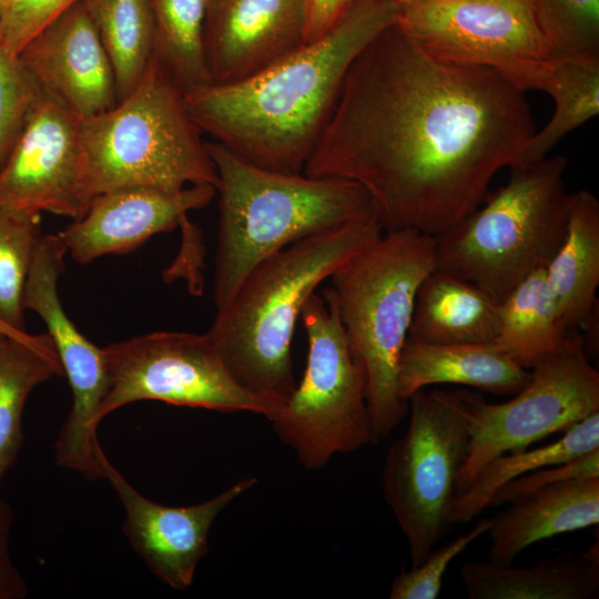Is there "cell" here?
I'll return each instance as SVG.
<instances>
[{"instance_id":"obj_10","label":"cell","mask_w":599,"mask_h":599,"mask_svg":"<svg viewBox=\"0 0 599 599\" xmlns=\"http://www.w3.org/2000/svg\"><path fill=\"white\" fill-rule=\"evenodd\" d=\"M394 26L430 57L490 69L524 92L541 91L558 58L531 0H416Z\"/></svg>"},{"instance_id":"obj_7","label":"cell","mask_w":599,"mask_h":599,"mask_svg":"<svg viewBox=\"0 0 599 599\" xmlns=\"http://www.w3.org/2000/svg\"><path fill=\"white\" fill-rule=\"evenodd\" d=\"M567 159L546 156L510 167L507 183L434 236L436 268L468 281L497 303L546 267L566 232Z\"/></svg>"},{"instance_id":"obj_17","label":"cell","mask_w":599,"mask_h":599,"mask_svg":"<svg viewBox=\"0 0 599 599\" xmlns=\"http://www.w3.org/2000/svg\"><path fill=\"white\" fill-rule=\"evenodd\" d=\"M216 187L189 185L170 193L150 186H123L97 194L84 214L59 235L79 264L109 255L126 254L153 235L189 222L187 214L206 206Z\"/></svg>"},{"instance_id":"obj_3","label":"cell","mask_w":599,"mask_h":599,"mask_svg":"<svg viewBox=\"0 0 599 599\" xmlns=\"http://www.w3.org/2000/svg\"><path fill=\"white\" fill-rule=\"evenodd\" d=\"M383 232L370 215L297 241L255 266L216 311L206 333L237 383L268 403L274 417L297 385L292 339L305 303Z\"/></svg>"},{"instance_id":"obj_16","label":"cell","mask_w":599,"mask_h":599,"mask_svg":"<svg viewBox=\"0 0 599 599\" xmlns=\"http://www.w3.org/2000/svg\"><path fill=\"white\" fill-rule=\"evenodd\" d=\"M309 0H205L211 83L246 79L306 43Z\"/></svg>"},{"instance_id":"obj_18","label":"cell","mask_w":599,"mask_h":599,"mask_svg":"<svg viewBox=\"0 0 599 599\" xmlns=\"http://www.w3.org/2000/svg\"><path fill=\"white\" fill-rule=\"evenodd\" d=\"M18 55L44 93L82 120L118 103L111 62L81 0L32 38Z\"/></svg>"},{"instance_id":"obj_35","label":"cell","mask_w":599,"mask_h":599,"mask_svg":"<svg viewBox=\"0 0 599 599\" xmlns=\"http://www.w3.org/2000/svg\"><path fill=\"white\" fill-rule=\"evenodd\" d=\"M585 478H599V448L510 480L495 493L489 507L512 502L551 485Z\"/></svg>"},{"instance_id":"obj_26","label":"cell","mask_w":599,"mask_h":599,"mask_svg":"<svg viewBox=\"0 0 599 599\" xmlns=\"http://www.w3.org/2000/svg\"><path fill=\"white\" fill-rule=\"evenodd\" d=\"M111 62L118 101L144 73L154 49L149 0H81Z\"/></svg>"},{"instance_id":"obj_1","label":"cell","mask_w":599,"mask_h":599,"mask_svg":"<svg viewBox=\"0 0 599 599\" xmlns=\"http://www.w3.org/2000/svg\"><path fill=\"white\" fill-rule=\"evenodd\" d=\"M535 130L524 91L430 57L393 24L351 64L303 173L362 185L384 232L436 236L521 165Z\"/></svg>"},{"instance_id":"obj_4","label":"cell","mask_w":599,"mask_h":599,"mask_svg":"<svg viewBox=\"0 0 599 599\" xmlns=\"http://www.w3.org/2000/svg\"><path fill=\"white\" fill-rule=\"evenodd\" d=\"M206 144L219 176L216 311L262 261L305 237L375 215L369 194L354 181L273 171L217 142Z\"/></svg>"},{"instance_id":"obj_13","label":"cell","mask_w":599,"mask_h":599,"mask_svg":"<svg viewBox=\"0 0 599 599\" xmlns=\"http://www.w3.org/2000/svg\"><path fill=\"white\" fill-rule=\"evenodd\" d=\"M65 244L59 234L42 235L24 288V309L44 322L72 390V407L54 443L59 466L89 480L104 479V455L97 436V415L106 387L103 347L89 341L67 315L58 292L64 272Z\"/></svg>"},{"instance_id":"obj_19","label":"cell","mask_w":599,"mask_h":599,"mask_svg":"<svg viewBox=\"0 0 599 599\" xmlns=\"http://www.w3.org/2000/svg\"><path fill=\"white\" fill-rule=\"evenodd\" d=\"M530 379V369L517 364L494 341L430 343L407 336L398 369L402 398L439 384H456L495 395H515Z\"/></svg>"},{"instance_id":"obj_5","label":"cell","mask_w":599,"mask_h":599,"mask_svg":"<svg viewBox=\"0 0 599 599\" xmlns=\"http://www.w3.org/2000/svg\"><path fill=\"white\" fill-rule=\"evenodd\" d=\"M436 268L435 238L416 230L383 232L343 263L323 290L335 304L351 354L364 369L375 441L408 412L397 389L399 356L417 291Z\"/></svg>"},{"instance_id":"obj_6","label":"cell","mask_w":599,"mask_h":599,"mask_svg":"<svg viewBox=\"0 0 599 599\" xmlns=\"http://www.w3.org/2000/svg\"><path fill=\"white\" fill-rule=\"evenodd\" d=\"M204 134L184 93L152 55L134 89L118 103L81 121L83 187L89 202L123 186L176 193L189 185L217 187Z\"/></svg>"},{"instance_id":"obj_34","label":"cell","mask_w":599,"mask_h":599,"mask_svg":"<svg viewBox=\"0 0 599 599\" xmlns=\"http://www.w3.org/2000/svg\"><path fill=\"white\" fill-rule=\"evenodd\" d=\"M79 0H0V42L18 55L40 31Z\"/></svg>"},{"instance_id":"obj_21","label":"cell","mask_w":599,"mask_h":599,"mask_svg":"<svg viewBox=\"0 0 599 599\" xmlns=\"http://www.w3.org/2000/svg\"><path fill=\"white\" fill-rule=\"evenodd\" d=\"M460 579L469 599H591L599 595L598 541L578 556L560 555L529 567L466 562Z\"/></svg>"},{"instance_id":"obj_8","label":"cell","mask_w":599,"mask_h":599,"mask_svg":"<svg viewBox=\"0 0 599 599\" xmlns=\"http://www.w3.org/2000/svg\"><path fill=\"white\" fill-rule=\"evenodd\" d=\"M308 351L303 378L271 420L280 440L308 470L336 454L376 444L363 367L353 358L334 302L311 295L301 312Z\"/></svg>"},{"instance_id":"obj_11","label":"cell","mask_w":599,"mask_h":599,"mask_svg":"<svg viewBox=\"0 0 599 599\" xmlns=\"http://www.w3.org/2000/svg\"><path fill=\"white\" fill-rule=\"evenodd\" d=\"M463 393L469 441L456 494L493 458L565 433L599 412V373L589 362L583 337L572 331L561 349L530 369L528 384L510 400L493 404L477 392Z\"/></svg>"},{"instance_id":"obj_9","label":"cell","mask_w":599,"mask_h":599,"mask_svg":"<svg viewBox=\"0 0 599 599\" xmlns=\"http://www.w3.org/2000/svg\"><path fill=\"white\" fill-rule=\"evenodd\" d=\"M408 408V427L385 458L383 491L417 567L451 529L447 511L467 453L468 407L463 388H424Z\"/></svg>"},{"instance_id":"obj_30","label":"cell","mask_w":599,"mask_h":599,"mask_svg":"<svg viewBox=\"0 0 599 599\" xmlns=\"http://www.w3.org/2000/svg\"><path fill=\"white\" fill-rule=\"evenodd\" d=\"M41 236V214L0 210V319L20 332H27L24 288Z\"/></svg>"},{"instance_id":"obj_22","label":"cell","mask_w":599,"mask_h":599,"mask_svg":"<svg viewBox=\"0 0 599 599\" xmlns=\"http://www.w3.org/2000/svg\"><path fill=\"white\" fill-rule=\"evenodd\" d=\"M545 268L560 324L567 331L587 325L599 285V202L591 192L570 193L565 236Z\"/></svg>"},{"instance_id":"obj_25","label":"cell","mask_w":599,"mask_h":599,"mask_svg":"<svg viewBox=\"0 0 599 599\" xmlns=\"http://www.w3.org/2000/svg\"><path fill=\"white\" fill-rule=\"evenodd\" d=\"M571 332L557 317L546 268L540 267L499 304V327L494 342L521 367L531 369L561 349Z\"/></svg>"},{"instance_id":"obj_32","label":"cell","mask_w":599,"mask_h":599,"mask_svg":"<svg viewBox=\"0 0 599 599\" xmlns=\"http://www.w3.org/2000/svg\"><path fill=\"white\" fill-rule=\"evenodd\" d=\"M44 97L19 55L0 42V170Z\"/></svg>"},{"instance_id":"obj_36","label":"cell","mask_w":599,"mask_h":599,"mask_svg":"<svg viewBox=\"0 0 599 599\" xmlns=\"http://www.w3.org/2000/svg\"><path fill=\"white\" fill-rule=\"evenodd\" d=\"M13 519L12 507L0 498V599H21L28 593L27 583L9 552Z\"/></svg>"},{"instance_id":"obj_14","label":"cell","mask_w":599,"mask_h":599,"mask_svg":"<svg viewBox=\"0 0 599 599\" xmlns=\"http://www.w3.org/2000/svg\"><path fill=\"white\" fill-rule=\"evenodd\" d=\"M81 121L45 94L0 170V210L84 214Z\"/></svg>"},{"instance_id":"obj_24","label":"cell","mask_w":599,"mask_h":599,"mask_svg":"<svg viewBox=\"0 0 599 599\" xmlns=\"http://www.w3.org/2000/svg\"><path fill=\"white\" fill-rule=\"evenodd\" d=\"M595 448H599V412L573 425L554 443L493 458L463 491L454 496L447 511L449 525L468 522L489 508L495 493L510 480Z\"/></svg>"},{"instance_id":"obj_38","label":"cell","mask_w":599,"mask_h":599,"mask_svg":"<svg viewBox=\"0 0 599 599\" xmlns=\"http://www.w3.org/2000/svg\"><path fill=\"white\" fill-rule=\"evenodd\" d=\"M0 333L4 334L7 336L13 337L16 339L22 341L24 343L38 346L51 354H55L54 346L52 344V341L48 334H41V335H31L28 332H20L8 324H6L3 321L0 319ZM58 356V355H57ZM59 358V357H58Z\"/></svg>"},{"instance_id":"obj_31","label":"cell","mask_w":599,"mask_h":599,"mask_svg":"<svg viewBox=\"0 0 599 599\" xmlns=\"http://www.w3.org/2000/svg\"><path fill=\"white\" fill-rule=\"evenodd\" d=\"M557 57H599V0H531Z\"/></svg>"},{"instance_id":"obj_15","label":"cell","mask_w":599,"mask_h":599,"mask_svg":"<svg viewBox=\"0 0 599 599\" xmlns=\"http://www.w3.org/2000/svg\"><path fill=\"white\" fill-rule=\"evenodd\" d=\"M104 479L123 505V531L131 547L160 580L176 590L192 585L196 567L207 552L216 517L257 481L246 477L204 502L167 506L141 495L109 459L104 463Z\"/></svg>"},{"instance_id":"obj_20","label":"cell","mask_w":599,"mask_h":599,"mask_svg":"<svg viewBox=\"0 0 599 599\" xmlns=\"http://www.w3.org/2000/svg\"><path fill=\"white\" fill-rule=\"evenodd\" d=\"M489 518L488 560L511 565L529 546L599 521V478L573 479L530 493Z\"/></svg>"},{"instance_id":"obj_29","label":"cell","mask_w":599,"mask_h":599,"mask_svg":"<svg viewBox=\"0 0 599 599\" xmlns=\"http://www.w3.org/2000/svg\"><path fill=\"white\" fill-rule=\"evenodd\" d=\"M149 3L155 60L183 93L210 84L203 48L205 0H149Z\"/></svg>"},{"instance_id":"obj_28","label":"cell","mask_w":599,"mask_h":599,"mask_svg":"<svg viewBox=\"0 0 599 599\" xmlns=\"http://www.w3.org/2000/svg\"><path fill=\"white\" fill-rule=\"evenodd\" d=\"M63 369L55 354L0 333V483L23 445L22 415L28 397Z\"/></svg>"},{"instance_id":"obj_33","label":"cell","mask_w":599,"mask_h":599,"mask_svg":"<svg viewBox=\"0 0 599 599\" xmlns=\"http://www.w3.org/2000/svg\"><path fill=\"white\" fill-rule=\"evenodd\" d=\"M489 526V518L480 519L451 541L433 548L417 567L403 568L392 582L389 598L436 599L450 564L475 540L487 534Z\"/></svg>"},{"instance_id":"obj_27","label":"cell","mask_w":599,"mask_h":599,"mask_svg":"<svg viewBox=\"0 0 599 599\" xmlns=\"http://www.w3.org/2000/svg\"><path fill=\"white\" fill-rule=\"evenodd\" d=\"M541 91L555 102L550 120L535 130L521 165L539 161L562 140L599 113V57H558Z\"/></svg>"},{"instance_id":"obj_2","label":"cell","mask_w":599,"mask_h":599,"mask_svg":"<svg viewBox=\"0 0 599 599\" xmlns=\"http://www.w3.org/2000/svg\"><path fill=\"white\" fill-rule=\"evenodd\" d=\"M387 0H355L322 38L236 82L184 93L204 135L264 169L303 173L359 52L394 24Z\"/></svg>"},{"instance_id":"obj_37","label":"cell","mask_w":599,"mask_h":599,"mask_svg":"<svg viewBox=\"0 0 599 599\" xmlns=\"http://www.w3.org/2000/svg\"><path fill=\"white\" fill-rule=\"evenodd\" d=\"M355 0H309L306 43L326 34L348 12Z\"/></svg>"},{"instance_id":"obj_12","label":"cell","mask_w":599,"mask_h":599,"mask_svg":"<svg viewBox=\"0 0 599 599\" xmlns=\"http://www.w3.org/2000/svg\"><path fill=\"white\" fill-rule=\"evenodd\" d=\"M103 355L106 387L99 424L140 400L274 417L268 403L237 383L207 333L153 332L109 344Z\"/></svg>"},{"instance_id":"obj_39","label":"cell","mask_w":599,"mask_h":599,"mask_svg":"<svg viewBox=\"0 0 599 599\" xmlns=\"http://www.w3.org/2000/svg\"><path fill=\"white\" fill-rule=\"evenodd\" d=\"M389 2H392L393 4H395L397 8L403 6V4H406L408 2H412V1H416V0H387Z\"/></svg>"},{"instance_id":"obj_23","label":"cell","mask_w":599,"mask_h":599,"mask_svg":"<svg viewBox=\"0 0 599 599\" xmlns=\"http://www.w3.org/2000/svg\"><path fill=\"white\" fill-rule=\"evenodd\" d=\"M499 303L475 284L433 270L422 282L408 336L430 343H478L495 339Z\"/></svg>"}]
</instances>
